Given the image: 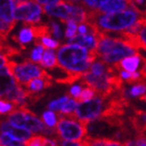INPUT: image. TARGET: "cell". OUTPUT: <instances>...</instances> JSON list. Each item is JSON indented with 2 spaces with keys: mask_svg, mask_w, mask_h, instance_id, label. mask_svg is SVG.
<instances>
[{
  "mask_svg": "<svg viewBox=\"0 0 146 146\" xmlns=\"http://www.w3.org/2000/svg\"><path fill=\"white\" fill-rule=\"evenodd\" d=\"M143 13L138 9H126L112 13L88 11L87 22L93 23L102 31H121L139 20Z\"/></svg>",
  "mask_w": 146,
  "mask_h": 146,
  "instance_id": "obj_1",
  "label": "cell"
},
{
  "mask_svg": "<svg viewBox=\"0 0 146 146\" xmlns=\"http://www.w3.org/2000/svg\"><path fill=\"white\" fill-rule=\"evenodd\" d=\"M142 60H143V58L140 54L136 53L134 55L126 56L120 62L114 64V67H115V69H119V70L122 69V70H126L128 72H136L140 66Z\"/></svg>",
  "mask_w": 146,
  "mask_h": 146,
  "instance_id": "obj_12",
  "label": "cell"
},
{
  "mask_svg": "<svg viewBox=\"0 0 146 146\" xmlns=\"http://www.w3.org/2000/svg\"><path fill=\"white\" fill-rule=\"evenodd\" d=\"M3 65L7 66L15 77L17 84L20 86H25L31 79L41 75L43 71V69L34 64V62L31 61H24L21 64H18L12 58H7L6 63Z\"/></svg>",
  "mask_w": 146,
  "mask_h": 146,
  "instance_id": "obj_5",
  "label": "cell"
},
{
  "mask_svg": "<svg viewBox=\"0 0 146 146\" xmlns=\"http://www.w3.org/2000/svg\"><path fill=\"white\" fill-rule=\"evenodd\" d=\"M31 25V31L36 40H39L45 36H50L51 34V27L46 24H28Z\"/></svg>",
  "mask_w": 146,
  "mask_h": 146,
  "instance_id": "obj_16",
  "label": "cell"
},
{
  "mask_svg": "<svg viewBox=\"0 0 146 146\" xmlns=\"http://www.w3.org/2000/svg\"><path fill=\"white\" fill-rule=\"evenodd\" d=\"M40 4H43V5H49V4H55V3H58L61 0H35Z\"/></svg>",
  "mask_w": 146,
  "mask_h": 146,
  "instance_id": "obj_33",
  "label": "cell"
},
{
  "mask_svg": "<svg viewBox=\"0 0 146 146\" xmlns=\"http://www.w3.org/2000/svg\"><path fill=\"white\" fill-rule=\"evenodd\" d=\"M43 11H44V14H46V15L56 17L63 23H67V21L71 20L72 3H67L65 2L64 0H61L60 2L55 3V4L44 5Z\"/></svg>",
  "mask_w": 146,
  "mask_h": 146,
  "instance_id": "obj_9",
  "label": "cell"
},
{
  "mask_svg": "<svg viewBox=\"0 0 146 146\" xmlns=\"http://www.w3.org/2000/svg\"><path fill=\"white\" fill-rule=\"evenodd\" d=\"M58 117L60 119L56 124L58 138L61 140L77 141L82 143V139L87 136V125L89 123L79 120L75 114L65 115L60 113Z\"/></svg>",
  "mask_w": 146,
  "mask_h": 146,
  "instance_id": "obj_3",
  "label": "cell"
},
{
  "mask_svg": "<svg viewBox=\"0 0 146 146\" xmlns=\"http://www.w3.org/2000/svg\"><path fill=\"white\" fill-rule=\"evenodd\" d=\"M58 66L71 72L85 73L98 58L96 51H89L86 47L77 44H65L58 51Z\"/></svg>",
  "mask_w": 146,
  "mask_h": 146,
  "instance_id": "obj_2",
  "label": "cell"
},
{
  "mask_svg": "<svg viewBox=\"0 0 146 146\" xmlns=\"http://www.w3.org/2000/svg\"><path fill=\"white\" fill-rule=\"evenodd\" d=\"M44 51V46L40 42H36V47L31 52V61L34 63H40L42 61Z\"/></svg>",
  "mask_w": 146,
  "mask_h": 146,
  "instance_id": "obj_21",
  "label": "cell"
},
{
  "mask_svg": "<svg viewBox=\"0 0 146 146\" xmlns=\"http://www.w3.org/2000/svg\"><path fill=\"white\" fill-rule=\"evenodd\" d=\"M67 100H69V96L66 95V96H63V97L58 98V99H56V100H52L51 102H49V104L47 106V107H48L49 110L60 112L62 106H63V104H64Z\"/></svg>",
  "mask_w": 146,
  "mask_h": 146,
  "instance_id": "obj_28",
  "label": "cell"
},
{
  "mask_svg": "<svg viewBox=\"0 0 146 146\" xmlns=\"http://www.w3.org/2000/svg\"><path fill=\"white\" fill-rule=\"evenodd\" d=\"M16 3H20V2H23V1H26V0H14Z\"/></svg>",
  "mask_w": 146,
  "mask_h": 146,
  "instance_id": "obj_37",
  "label": "cell"
},
{
  "mask_svg": "<svg viewBox=\"0 0 146 146\" xmlns=\"http://www.w3.org/2000/svg\"><path fill=\"white\" fill-rule=\"evenodd\" d=\"M94 96H97V93L95 91V89L87 86L86 88L82 89V93H80V95H79L77 101H78V102H82V101L90 100V99H93Z\"/></svg>",
  "mask_w": 146,
  "mask_h": 146,
  "instance_id": "obj_24",
  "label": "cell"
},
{
  "mask_svg": "<svg viewBox=\"0 0 146 146\" xmlns=\"http://www.w3.org/2000/svg\"><path fill=\"white\" fill-rule=\"evenodd\" d=\"M78 33L79 34H87V33H89V26L87 23H79L78 25Z\"/></svg>",
  "mask_w": 146,
  "mask_h": 146,
  "instance_id": "obj_32",
  "label": "cell"
},
{
  "mask_svg": "<svg viewBox=\"0 0 146 146\" xmlns=\"http://www.w3.org/2000/svg\"><path fill=\"white\" fill-rule=\"evenodd\" d=\"M16 9V2L14 0H1L0 3V16L1 20L7 22H14L17 19H15L14 13Z\"/></svg>",
  "mask_w": 146,
  "mask_h": 146,
  "instance_id": "obj_13",
  "label": "cell"
},
{
  "mask_svg": "<svg viewBox=\"0 0 146 146\" xmlns=\"http://www.w3.org/2000/svg\"><path fill=\"white\" fill-rule=\"evenodd\" d=\"M82 86L80 85H73L70 88V93H69V94H70L73 98H75L76 100H77L79 97V95H80V93H82Z\"/></svg>",
  "mask_w": 146,
  "mask_h": 146,
  "instance_id": "obj_30",
  "label": "cell"
},
{
  "mask_svg": "<svg viewBox=\"0 0 146 146\" xmlns=\"http://www.w3.org/2000/svg\"><path fill=\"white\" fill-rule=\"evenodd\" d=\"M139 36H140L141 41H142V44L144 46V50H146V24H144L142 26V28L140 29V31L138 33Z\"/></svg>",
  "mask_w": 146,
  "mask_h": 146,
  "instance_id": "obj_31",
  "label": "cell"
},
{
  "mask_svg": "<svg viewBox=\"0 0 146 146\" xmlns=\"http://www.w3.org/2000/svg\"><path fill=\"white\" fill-rule=\"evenodd\" d=\"M56 141H52L49 140L47 138H45L42 135H39V136H34V137L29 138L26 142H25V145L28 146H44V145H56Z\"/></svg>",
  "mask_w": 146,
  "mask_h": 146,
  "instance_id": "obj_17",
  "label": "cell"
},
{
  "mask_svg": "<svg viewBox=\"0 0 146 146\" xmlns=\"http://www.w3.org/2000/svg\"><path fill=\"white\" fill-rule=\"evenodd\" d=\"M50 27H51V34L53 35L56 40H61L62 39V29L60 27V25L55 22H51L50 23Z\"/></svg>",
  "mask_w": 146,
  "mask_h": 146,
  "instance_id": "obj_29",
  "label": "cell"
},
{
  "mask_svg": "<svg viewBox=\"0 0 146 146\" xmlns=\"http://www.w3.org/2000/svg\"><path fill=\"white\" fill-rule=\"evenodd\" d=\"M77 104H78V101L76 100L75 98L74 99H70L69 98V100H67L62 106L61 110H60V113L61 114H65V115L74 114L76 108H77Z\"/></svg>",
  "mask_w": 146,
  "mask_h": 146,
  "instance_id": "obj_22",
  "label": "cell"
},
{
  "mask_svg": "<svg viewBox=\"0 0 146 146\" xmlns=\"http://www.w3.org/2000/svg\"><path fill=\"white\" fill-rule=\"evenodd\" d=\"M6 119L14 124L27 128L34 134L44 135L47 128V126L43 124V122L31 111H29L26 106L17 108L13 112L9 113Z\"/></svg>",
  "mask_w": 146,
  "mask_h": 146,
  "instance_id": "obj_4",
  "label": "cell"
},
{
  "mask_svg": "<svg viewBox=\"0 0 146 146\" xmlns=\"http://www.w3.org/2000/svg\"><path fill=\"white\" fill-rule=\"evenodd\" d=\"M69 43L86 47L89 51H96L98 46V35L94 34L93 31H89L84 35H76L69 39Z\"/></svg>",
  "mask_w": 146,
  "mask_h": 146,
  "instance_id": "obj_11",
  "label": "cell"
},
{
  "mask_svg": "<svg viewBox=\"0 0 146 146\" xmlns=\"http://www.w3.org/2000/svg\"><path fill=\"white\" fill-rule=\"evenodd\" d=\"M40 64H41V66L43 68H45V69H53V68L58 67V55H55L53 49H50V48L45 49L42 61L40 62Z\"/></svg>",
  "mask_w": 146,
  "mask_h": 146,
  "instance_id": "obj_14",
  "label": "cell"
},
{
  "mask_svg": "<svg viewBox=\"0 0 146 146\" xmlns=\"http://www.w3.org/2000/svg\"><path fill=\"white\" fill-rule=\"evenodd\" d=\"M17 21L18 20H16L14 22H7V21H4V20H1V28H0L1 42H5L6 38L9 35V33L13 31V28L15 27L16 24H17Z\"/></svg>",
  "mask_w": 146,
  "mask_h": 146,
  "instance_id": "obj_19",
  "label": "cell"
},
{
  "mask_svg": "<svg viewBox=\"0 0 146 146\" xmlns=\"http://www.w3.org/2000/svg\"><path fill=\"white\" fill-rule=\"evenodd\" d=\"M64 1L67 3H72V4H79L82 2V0H64Z\"/></svg>",
  "mask_w": 146,
  "mask_h": 146,
  "instance_id": "obj_34",
  "label": "cell"
},
{
  "mask_svg": "<svg viewBox=\"0 0 146 146\" xmlns=\"http://www.w3.org/2000/svg\"><path fill=\"white\" fill-rule=\"evenodd\" d=\"M145 79H143L141 82H138L137 85H135L134 87H131V90L128 91V95L131 97H138L146 93V82H144Z\"/></svg>",
  "mask_w": 146,
  "mask_h": 146,
  "instance_id": "obj_23",
  "label": "cell"
},
{
  "mask_svg": "<svg viewBox=\"0 0 146 146\" xmlns=\"http://www.w3.org/2000/svg\"><path fill=\"white\" fill-rule=\"evenodd\" d=\"M44 13L40 3L35 0H26L16 3L14 16L17 20H23L25 24H36L41 21V15Z\"/></svg>",
  "mask_w": 146,
  "mask_h": 146,
  "instance_id": "obj_6",
  "label": "cell"
},
{
  "mask_svg": "<svg viewBox=\"0 0 146 146\" xmlns=\"http://www.w3.org/2000/svg\"><path fill=\"white\" fill-rule=\"evenodd\" d=\"M136 49L129 46L124 40L121 38H117V41L114 44L112 48L110 49V51L101 56V60L104 61L109 65H114L116 63L120 62L126 56L136 54Z\"/></svg>",
  "mask_w": 146,
  "mask_h": 146,
  "instance_id": "obj_8",
  "label": "cell"
},
{
  "mask_svg": "<svg viewBox=\"0 0 146 146\" xmlns=\"http://www.w3.org/2000/svg\"><path fill=\"white\" fill-rule=\"evenodd\" d=\"M66 24H67V27H66V31H65V36L67 39H70V38L76 36V33L78 31L77 22L74 21V20H69V21H67Z\"/></svg>",
  "mask_w": 146,
  "mask_h": 146,
  "instance_id": "obj_26",
  "label": "cell"
},
{
  "mask_svg": "<svg viewBox=\"0 0 146 146\" xmlns=\"http://www.w3.org/2000/svg\"><path fill=\"white\" fill-rule=\"evenodd\" d=\"M13 39L15 40L17 43H19L20 45H22V47L24 48V46H23V45L31 43V40L35 39L34 34H33V31H31V25L25 24V23H24V26H23V28H22L21 31H19L18 36H13Z\"/></svg>",
  "mask_w": 146,
  "mask_h": 146,
  "instance_id": "obj_15",
  "label": "cell"
},
{
  "mask_svg": "<svg viewBox=\"0 0 146 146\" xmlns=\"http://www.w3.org/2000/svg\"><path fill=\"white\" fill-rule=\"evenodd\" d=\"M0 142L1 145H13V146H20V145H25V142L20 140H17L15 138H13L9 133L6 131H1V138H0Z\"/></svg>",
  "mask_w": 146,
  "mask_h": 146,
  "instance_id": "obj_18",
  "label": "cell"
},
{
  "mask_svg": "<svg viewBox=\"0 0 146 146\" xmlns=\"http://www.w3.org/2000/svg\"><path fill=\"white\" fill-rule=\"evenodd\" d=\"M16 109H17V107L15 106L14 102H9V100L7 101L6 99H2L0 101V113H1V115L9 114Z\"/></svg>",
  "mask_w": 146,
  "mask_h": 146,
  "instance_id": "obj_27",
  "label": "cell"
},
{
  "mask_svg": "<svg viewBox=\"0 0 146 146\" xmlns=\"http://www.w3.org/2000/svg\"><path fill=\"white\" fill-rule=\"evenodd\" d=\"M36 42H39V40H36ZM40 43L42 44L45 48H50V49H55L60 46V43H58V40H53L51 39L49 36H45L40 39Z\"/></svg>",
  "mask_w": 146,
  "mask_h": 146,
  "instance_id": "obj_25",
  "label": "cell"
},
{
  "mask_svg": "<svg viewBox=\"0 0 146 146\" xmlns=\"http://www.w3.org/2000/svg\"><path fill=\"white\" fill-rule=\"evenodd\" d=\"M1 131H6L13 138H15L17 140L23 141V142H26L29 138L33 137L31 131L29 129L23 127V126L14 124L12 122H9L7 119L5 121H2V123H1Z\"/></svg>",
  "mask_w": 146,
  "mask_h": 146,
  "instance_id": "obj_10",
  "label": "cell"
},
{
  "mask_svg": "<svg viewBox=\"0 0 146 146\" xmlns=\"http://www.w3.org/2000/svg\"><path fill=\"white\" fill-rule=\"evenodd\" d=\"M139 98H140V100H142V101H146V94L141 95V96H139Z\"/></svg>",
  "mask_w": 146,
  "mask_h": 146,
  "instance_id": "obj_35",
  "label": "cell"
},
{
  "mask_svg": "<svg viewBox=\"0 0 146 146\" xmlns=\"http://www.w3.org/2000/svg\"><path fill=\"white\" fill-rule=\"evenodd\" d=\"M104 100V99L100 96H96L90 100L78 102L74 114L79 120L90 123L92 120H95L101 116L104 112L102 111Z\"/></svg>",
  "mask_w": 146,
  "mask_h": 146,
  "instance_id": "obj_7",
  "label": "cell"
},
{
  "mask_svg": "<svg viewBox=\"0 0 146 146\" xmlns=\"http://www.w3.org/2000/svg\"><path fill=\"white\" fill-rule=\"evenodd\" d=\"M143 1H144V0H135V2L138 3V4H142V3H143Z\"/></svg>",
  "mask_w": 146,
  "mask_h": 146,
  "instance_id": "obj_36",
  "label": "cell"
},
{
  "mask_svg": "<svg viewBox=\"0 0 146 146\" xmlns=\"http://www.w3.org/2000/svg\"><path fill=\"white\" fill-rule=\"evenodd\" d=\"M43 121L45 123L46 126L51 128H54L58 124V116L54 113V111L52 110H49L47 112H45L43 114Z\"/></svg>",
  "mask_w": 146,
  "mask_h": 146,
  "instance_id": "obj_20",
  "label": "cell"
}]
</instances>
